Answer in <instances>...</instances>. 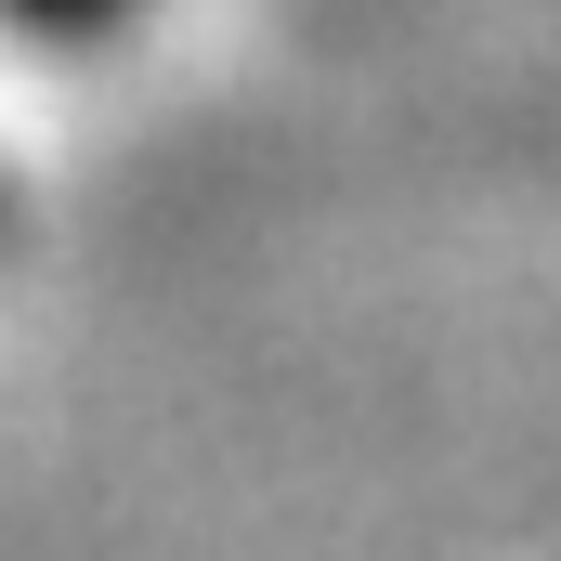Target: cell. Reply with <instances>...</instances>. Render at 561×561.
<instances>
[{"mask_svg": "<svg viewBox=\"0 0 561 561\" xmlns=\"http://www.w3.org/2000/svg\"><path fill=\"white\" fill-rule=\"evenodd\" d=\"M118 13H144V0H13V26H26V39H105Z\"/></svg>", "mask_w": 561, "mask_h": 561, "instance_id": "1", "label": "cell"}]
</instances>
